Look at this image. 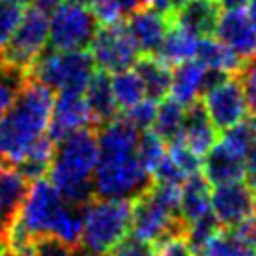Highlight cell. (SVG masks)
Listing matches in <instances>:
<instances>
[{
	"label": "cell",
	"mask_w": 256,
	"mask_h": 256,
	"mask_svg": "<svg viewBox=\"0 0 256 256\" xmlns=\"http://www.w3.org/2000/svg\"><path fill=\"white\" fill-rule=\"evenodd\" d=\"M189 0H168V4H170V12L172 14H176L180 8H184Z\"/></svg>",
	"instance_id": "7dc6e473"
},
{
	"label": "cell",
	"mask_w": 256,
	"mask_h": 256,
	"mask_svg": "<svg viewBox=\"0 0 256 256\" xmlns=\"http://www.w3.org/2000/svg\"><path fill=\"white\" fill-rule=\"evenodd\" d=\"M49 166L50 184L66 202L82 208L94 198V170L98 164V131L84 128L56 140Z\"/></svg>",
	"instance_id": "3957f363"
},
{
	"label": "cell",
	"mask_w": 256,
	"mask_h": 256,
	"mask_svg": "<svg viewBox=\"0 0 256 256\" xmlns=\"http://www.w3.org/2000/svg\"><path fill=\"white\" fill-rule=\"evenodd\" d=\"M0 256H15V254H12V252L6 249V245H2V247H0Z\"/></svg>",
	"instance_id": "681fc988"
},
{
	"label": "cell",
	"mask_w": 256,
	"mask_h": 256,
	"mask_svg": "<svg viewBox=\"0 0 256 256\" xmlns=\"http://www.w3.org/2000/svg\"><path fill=\"white\" fill-rule=\"evenodd\" d=\"M24 80H26L24 73L17 72L4 62H0V116L14 103L15 96L19 94Z\"/></svg>",
	"instance_id": "d6a6232c"
},
{
	"label": "cell",
	"mask_w": 256,
	"mask_h": 256,
	"mask_svg": "<svg viewBox=\"0 0 256 256\" xmlns=\"http://www.w3.org/2000/svg\"><path fill=\"white\" fill-rule=\"evenodd\" d=\"M68 2H73V4H80V6H92L94 0H68Z\"/></svg>",
	"instance_id": "c3c4849f"
},
{
	"label": "cell",
	"mask_w": 256,
	"mask_h": 256,
	"mask_svg": "<svg viewBox=\"0 0 256 256\" xmlns=\"http://www.w3.org/2000/svg\"><path fill=\"white\" fill-rule=\"evenodd\" d=\"M172 24V15L161 14L154 8H144L129 15L126 24L136 49L142 54H157L166 32Z\"/></svg>",
	"instance_id": "9a60e30c"
},
{
	"label": "cell",
	"mask_w": 256,
	"mask_h": 256,
	"mask_svg": "<svg viewBox=\"0 0 256 256\" xmlns=\"http://www.w3.org/2000/svg\"><path fill=\"white\" fill-rule=\"evenodd\" d=\"M220 8L217 0H189L176 14H172V21L192 32L194 36H212L219 19Z\"/></svg>",
	"instance_id": "44dd1931"
},
{
	"label": "cell",
	"mask_w": 256,
	"mask_h": 256,
	"mask_svg": "<svg viewBox=\"0 0 256 256\" xmlns=\"http://www.w3.org/2000/svg\"><path fill=\"white\" fill-rule=\"evenodd\" d=\"M184 118H185V105L178 103L172 98H164L161 103L157 105V114L152 129L157 135L168 144L172 140L180 138L182 135V128H184Z\"/></svg>",
	"instance_id": "4316f807"
},
{
	"label": "cell",
	"mask_w": 256,
	"mask_h": 256,
	"mask_svg": "<svg viewBox=\"0 0 256 256\" xmlns=\"http://www.w3.org/2000/svg\"><path fill=\"white\" fill-rule=\"evenodd\" d=\"M96 131L100 156L94 170V196L135 198L150 189L152 176L138 157L140 131L118 116Z\"/></svg>",
	"instance_id": "6da1fadb"
},
{
	"label": "cell",
	"mask_w": 256,
	"mask_h": 256,
	"mask_svg": "<svg viewBox=\"0 0 256 256\" xmlns=\"http://www.w3.org/2000/svg\"><path fill=\"white\" fill-rule=\"evenodd\" d=\"M156 114H157V101L150 100V98H144L142 101H138L136 105L128 108L124 118H126L133 128L138 129V131H146V129H152V126H154Z\"/></svg>",
	"instance_id": "e575fe53"
},
{
	"label": "cell",
	"mask_w": 256,
	"mask_h": 256,
	"mask_svg": "<svg viewBox=\"0 0 256 256\" xmlns=\"http://www.w3.org/2000/svg\"><path fill=\"white\" fill-rule=\"evenodd\" d=\"M52 154H54V140L49 135H45L30 148L24 159L17 164V168L24 174V178L28 182L45 178V174L49 172L50 161H52Z\"/></svg>",
	"instance_id": "83f0119b"
},
{
	"label": "cell",
	"mask_w": 256,
	"mask_h": 256,
	"mask_svg": "<svg viewBox=\"0 0 256 256\" xmlns=\"http://www.w3.org/2000/svg\"><path fill=\"white\" fill-rule=\"evenodd\" d=\"M54 96L32 78L22 82L19 94L0 116V163L17 164L34 144L47 135Z\"/></svg>",
	"instance_id": "7a4b0ae2"
},
{
	"label": "cell",
	"mask_w": 256,
	"mask_h": 256,
	"mask_svg": "<svg viewBox=\"0 0 256 256\" xmlns=\"http://www.w3.org/2000/svg\"><path fill=\"white\" fill-rule=\"evenodd\" d=\"M26 12L22 0H0V52L14 36Z\"/></svg>",
	"instance_id": "1f68e13d"
},
{
	"label": "cell",
	"mask_w": 256,
	"mask_h": 256,
	"mask_svg": "<svg viewBox=\"0 0 256 256\" xmlns=\"http://www.w3.org/2000/svg\"><path fill=\"white\" fill-rule=\"evenodd\" d=\"M217 135H219V131L208 118L202 101L196 100L189 105H185V118L180 140H184L194 154L204 157L214 148V144L219 140Z\"/></svg>",
	"instance_id": "ac0fdd59"
},
{
	"label": "cell",
	"mask_w": 256,
	"mask_h": 256,
	"mask_svg": "<svg viewBox=\"0 0 256 256\" xmlns=\"http://www.w3.org/2000/svg\"><path fill=\"white\" fill-rule=\"evenodd\" d=\"M64 0H36L34 2V6L40 8V10H43L45 14H50L54 8H58L60 4H62Z\"/></svg>",
	"instance_id": "ee69618b"
},
{
	"label": "cell",
	"mask_w": 256,
	"mask_h": 256,
	"mask_svg": "<svg viewBox=\"0 0 256 256\" xmlns=\"http://www.w3.org/2000/svg\"><path fill=\"white\" fill-rule=\"evenodd\" d=\"M196 256H256V245L236 228L219 226L204 242Z\"/></svg>",
	"instance_id": "cb8c5ba5"
},
{
	"label": "cell",
	"mask_w": 256,
	"mask_h": 256,
	"mask_svg": "<svg viewBox=\"0 0 256 256\" xmlns=\"http://www.w3.org/2000/svg\"><path fill=\"white\" fill-rule=\"evenodd\" d=\"M247 14H249L250 17V21L254 22V26H256V0H247Z\"/></svg>",
	"instance_id": "bcb514c9"
},
{
	"label": "cell",
	"mask_w": 256,
	"mask_h": 256,
	"mask_svg": "<svg viewBox=\"0 0 256 256\" xmlns=\"http://www.w3.org/2000/svg\"><path fill=\"white\" fill-rule=\"evenodd\" d=\"M204 75H206V66L196 58L178 64L172 72L170 98L182 105L196 101L204 90Z\"/></svg>",
	"instance_id": "7402d4cb"
},
{
	"label": "cell",
	"mask_w": 256,
	"mask_h": 256,
	"mask_svg": "<svg viewBox=\"0 0 256 256\" xmlns=\"http://www.w3.org/2000/svg\"><path fill=\"white\" fill-rule=\"evenodd\" d=\"M116 4L120 8V12L126 15H131L138 12V10H144V8L150 6V0H116Z\"/></svg>",
	"instance_id": "b9f144b4"
},
{
	"label": "cell",
	"mask_w": 256,
	"mask_h": 256,
	"mask_svg": "<svg viewBox=\"0 0 256 256\" xmlns=\"http://www.w3.org/2000/svg\"><path fill=\"white\" fill-rule=\"evenodd\" d=\"M212 212L219 226H238L256 214V192L245 180L214 185Z\"/></svg>",
	"instance_id": "7c38bea8"
},
{
	"label": "cell",
	"mask_w": 256,
	"mask_h": 256,
	"mask_svg": "<svg viewBox=\"0 0 256 256\" xmlns=\"http://www.w3.org/2000/svg\"><path fill=\"white\" fill-rule=\"evenodd\" d=\"M182 185L152 184L133 198V236L154 245L170 236H187V222L180 212Z\"/></svg>",
	"instance_id": "5b68a950"
},
{
	"label": "cell",
	"mask_w": 256,
	"mask_h": 256,
	"mask_svg": "<svg viewBox=\"0 0 256 256\" xmlns=\"http://www.w3.org/2000/svg\"><path fill=\"white\" fill-rule=\"evenodd\" d=\"M214 34L243 62L256 56V26L245 10H224L219 14Z\"/></svg>",
	"instance_id": "4fadbf2b"
},
{
	"label": "cell",
	"mask_w": 256,
	"mask_h": 256,
	"mask_svg": "<svg viewBox=\"0 0 256 256\" xmlns=\"http://www.w3.org/2000/svg\"><path fill=\"white\" fill-rule=\"evenodd\" d=\"M133 68L138 73V77L142 78L146 98L161 101L170 94L172 70L157 54H142V58H138Z\"/></svg>",
	"instance_id": "603a6c76"
},
{
	"label": "cell",
	"mask_w": 256,
	"mask_h": 256,
	"mask_svg": "<svg viewBox=\"0 0 256 256\" xmlns=\"http://www.w3.org/2000/svg\"><path fill=\"white\" fill-rule=\"evenodd\" d=\"M150 4L154 10L157 12H161V14H166V15H172L170 12V4H168V0H150Z\"/></svg>",
	"instance_id": "f6af8a7d"
},
{
	"label": "cell",
	"mask_w": 256,
	"mask_h": 256,
	"mask_svg": "<svg viewBox=\"0 0 256 256\" xmlns=\"http://www.w3.org/2000/svg\"><path fill=\"white\" fill-rule=\"evenodd\" d=\"M168 157H170L172 163L184 172L185 178H189V176L202 170V156L194 154V152H192L184 140H180V138L168 142Z\"/></svg>",
	"instance_id": "836d02e7"
},
{
	"label": "cell",
	"mask_w": 256,
	"mask_h": 256,
	"mask_svg": "<svg viewBox=\"0 0 256 256\" xmlns=\"http://www.w3.org/2000/svg\"><path fill=\"white\" fill-rule=\"evenodd\" d=\"M196 60L202 62L206 68H212V70H219V72H224L228 75L232 73H238L240 68L243 66V60L234 50L226 47L222 42H219L217 38L206 36L200 38L198 42V49H196Z\"/></svg>",
	"instance_id": "484cf974"
},
{
	"label": "cell",
	"mask_w": 256,
	"mask_h": 256,
	"mask_svg": "<svg viewBox=\"0 0 256 256\" xmlns=\"http://www.w3.org/2000/svg\"><path fill=\"white\" fill-rule=\"evenodd\" d=\"M202 176L212 185L232 184V182H242L247 176V164L245 157L240 156L238 152L228 148L222 140H217L214 148L208 152L202 159Z\"/></svg>",
	"instance_id": "2e32d148"
},
{
	"label": "cell",
	"mask_w": 256,
	"mask_h": 256,
	"mask_svg": "<svg viewBox=\"0 0 256 256\" xmlns=\"http://www.w3.org/2000/svg\"><path fill=\"white\" fill-rule=\"evenodd\" d=\"M90 54L96 66L107 73L131 70L138 60V49L122 22L98 28L90 43Z\"/></svg>",
	"instance_id": "30bf717a"
},
{
	"label": "cell",
	"mask_w": 256,
	"mask_h": 256,
	"mask_svg": "<svg viewBox=\"0 0 256 256\" xmlns=\"http://www.w3.org/2000/svg\"><path fill=\"white\" fill-rule=\"evenodd\" d=\"M28 180L17 166L0 163V230L6 234L14 219L21 214V208L30 189Z\"/></svg>",
	"instance_id": "e0dca14e"
},
{
	"label": "cell",
	"mask_w": 256,
	"mask_h": 256,
	"mask_svg": "<svg viewBox=\"0 0 256 256\" xmlns=\"http://www.w3.org/2000/svg\"><path fill=\"white\" fill-rule=\"evenodd\" d=\"M34 256H96L88 252L84 247H73L66 243L58 242L54 238H40Z\"/></svg>",
	"instance_id": "74e56055"
},
{
	"label": "cell",
	"mask_w": 256,
	"mask_h": 256,
	"mask_svg": "<svg viewBox=\"0 0 256 256\" xmlns=\"http://www.w3.org/2000/svg\"><path fill=\"white\" fill-rule=\"evenodd\" d=\"M156 245L152 242L140 240L136 236H126L122 242H118L112 249L105 252L103 256H154Z\"/></svg>",
	"instance_id": "8d00e7d4"
},
{
	"label": "cell",
	"mask_w": 256,
	"mask_h": 256,
	"mask_svg": "<svg viewBox=\"0 0 256 256\" xmlns=\"http://www.w3.org/2000/svg\"><path fill=\"white\" fill-rule=\"evenodd\" d=\"M22 2H32V4H34V2H36V0H22Z\"/></svg>",
	"instance_id": "f907efd6"
},
{
	"label": "cell",
	"mask_w": 256,
	"mask_h": 256,
	"mask_svg": "<svg viewBox=\"0 0 256 256\" xmlns=\"http://www.w3.org/2000/svg\"><path fill=\"white\" fill-rule=\"evenodd\" d=\"M245 164H247V176H245V182H247L256 192V136H254V140H252V144H250L249 152H247Z\"/></svg>",
	"instance_id": "60d3db41"
},
{
	"label": "cell",
	"mask_w": 256,
	"mask_h": 256,
	"mask_svg": "<svg viewBox=\"0 0 256 256\" xmlns=\"http://www.w3.org/2000/svg\"><path fill=\"white\" fill-rule=\"evenodd\" d=\"M180 212L185 219L187 226L214 215L212 212V185L202 176V172H196L189 178H185L180 194Z\"/></svg>",
	"instance_id": "d6986e66"
},
{
	"label": "cell",
	"mask_w": 256,
	"mask_h": 256,
	"mask_svg": "<svg viewBox=\"0 0 256 256\" xmlns=\"http://www.w3.org/2000/svg\"><path fill=\"white\" fill-rule=\"evenodd\" d=\"M49 43V14L40 8H30L22 15L14 36L2 49V62L26 75L30 66L42 56Z\"/></svg>",
	"instance_id": "ba28073f"
},
{
	"label": "cell",
	"mask_w": 256,
	"mask_h": 256,
	"mask_svg": "<svg viewBox=\"0 0 256 256\" xmlns=\"http://www.w3.org/2000/svg\"><path fill=\"white\" fill-rule=\"evenodd\" d=\"M100 22L86 6L62 2L50 12L49 43L56 50H80L90 47Z\"/></svg>",
	"instance_id": "9c48e42d"
},
{
	"label": "cell",
	"mask_w": 256,
	"mask_h": 256,
	"mask_svg": "<svg viewBox=\"0 0 256 256\" xmlns=\"http://www.w3.org/2000/svg\"><path fill=\"white\" fill-rule=\"evenodd\" d=\"M96 73V62L88 50H43L30 66L26 78L50 88L58 94H80Z\"/></svg>",
	"instance_id": "52a82bcc"
},
{
	"label": "cell",
	"mask_w": 256,
	"mask_h": 256,
	"mask_svg": "<svg viewBox=\"0 0 256 256\" xmlns=\"http://www.w3.org/2000/svg\"><path fill=\"white\" fill-rule=\"evenodd\" d=\"M220 10H245L247 0H217Z\"/></svg>",
	"instance_id": "7bdbcfd3"
},
{
	"label": "cell",
	"mask_w": 256,
	"mask_h": 256,
	"mask_svg": "<svg viewBox=\"0 0 256 256\" xmlns=\"http://www.w3.org/2000/svg\"><path fill=\"white\" fill-rule=\"evenodd\" d=\"M133 198L94 196L80 208V247L103 256L131 230Z\"/></svg>",
	"instance_id": "8992f818"
},
{
	"label": "cell",
	"mask_w": 256,
	"mask_h": 256,
	"mask_svg": "<svg viewBox=\"0 0 256 256\" xmlns=\"http://www.w3.org/2000/svg\"><path fill=\"white\" fill-rule=\"evenodd\" d=\"M166 154H168V144L164 142L154 129L140 131V138H138V157H140L142 164L146 166V170L150 172V176H152V172L159 166V163L166 157Z\"/></svg>",
	"instance_id": "4dcf8cb0"
},
{
	"label": "cell",
	"mask_w": 256,
	"mask_h": 256,
	"mask_svg": "<svg viewBox=\"0 0 256 256\" xmlns=\"http://www.w3.org/2000/svg\"><path fill=\"white\" fill-rule=\"evenodd\" d=\"M84 101L92 112L96 128H101L103 124H107L118 116L120 108L114 100L112 84H110V77L107 72L98 70L94 73V77L90 78L84 90Z\"/></svg>",
	"instance_id": "ffe728a7"
},
{
	"label": "cell",
	"mask_w": 256,
	"mask_h": 256,
	"mask_svg": "<svg viewBox=\"0 0 256 256\" xmlns=\"http://www.w3.org/2000/svg\"><path fill=\"white\" fill-rule=\"evenodd\" d=\"M200 38L194 36L192 32L185 30L172 21L170 28L166 32L161 49L157 52V56L168 66H178L185 60H192L196 56V49H198Z\"/></svg>",
	"instance_id": "d4e9b609"
},
{
	"label": "cell",
	"mask_w": 256,
	"mask_h": 256,
	"mask_svg": "<svg viewBox=\"0 0 256 256\" xmlns=\"http://www.w3.org/2000/svg\"><path fill=\"white\" fill-rule=\"evenodd\" d=\"M92 14L100 22V26H107V24H116L122 22L124 14L116 4V0H94Z\"/></svg>",
	"instance_id": "ab89813d"
},
{
	"label": "cell",
	"mask_w": 256,
	"mask_h": 256,
	"mask_svg": "<svg viewBox=\"0 0 256 256\" xmlns=\"http://www.w3.org/2000/svg\"><path fill=\"white\" fill-rule=\"evenodd\" d=\"M19 217L38 238L80 245V208L66 202L49 180L40 178L30 184Z\"/></svg>",
	"instance_id": "277c9868"
},
{
	"label": "cell",
	"mask_w": 256,
	"mask_h": 256,
	"mask_svg": "<svg viewBox=\"0 0 256 256\" xmlns=\"http://www.w3.org/2000/svg\"><path fill=\"white\" fill-rule=\"evenodd\" d=\"M110 84H112L116 105L122 110H128V108H131L133 105H136L138 101H142L146 98L142 78L138 77V73L135 70L114 73V77L110 78Z\"/></svg>",
	"instance_id": "f1b7e54d"
},
{
	"label": "cell",
	"mask_w": 256,
	"mask_h": 256,
	"mask_svg": "<svg viewBox=\"0 0 256 256\" xmlns=\"http://www.w3.org/2000/svg\"><path fill=\"white\" fill-rule=\"evenodd\" d=\"M84 128L98 129L92 118V112L86 105L84 96H80V94H58V98L52 103L47 135L56 142L62 136Z\"/></svg>",
	"instance_id": "5bb4252c"
},
{
	"label": "cell",
	"mask_w": 256,
	"mask_h": 256,
	"mask_svg": "<svg viewBox=\"0 0 256 256\" xmlns=\"http://www.w3.org/2000/svg\"><path fill=\"white\" fill-rule=\"evenodd\" d=\"M208 118L217 131H226L247 118V101L238 75H230L200 96Z\"/></svg>",
	"instance_id": "8fae6325"
},
{
	"label": "cell",
	"mask_w": 256,
	"mask_h": 256,
	"mask_svg": "<svg viewBox=\"0 0 256 256\" xmlns=\"http://www.w3.org/2000/svg\"><path fill=\"white\" fill-rule=\"evenodd\" d=\"M38 242L40 238L17 215L6 232V249L15 256H34Z\"/></svg>",
	"instance_id": "f546056e"
},
{
	"label": "cell",
	"mask_w": 256,
	"mask_h": 256,
	"mask_svg": "<svg viewBox=\"0 0 256 256\" xmlns=\"http://www.w3.org/2000/svg\"><path fill=\"white\" fill-rule=\"evenodd\" d=\"M238 78L242 82L245 101H247V110L252 118H256V56L245 60L238 72Z\"/></svg>",
	"instance_id": "d590c367"
},
{
	"label": "cell",
	"mask_w": 256,
	"mask_h": 256,
	"mask_svg": "<svg viewBox=\"0 0 256 256\" xmlns=\"http://www.w3.org/2000/svg\"><path fill=\"white\" fill-rule=\"evenodd\" d=\"M154 256H196L194 249L185 234L170 236L163 242L156 243V254Z\"/></svg>",
	"instance_id": "f35d334b"
}]
</instances>
